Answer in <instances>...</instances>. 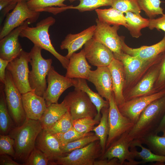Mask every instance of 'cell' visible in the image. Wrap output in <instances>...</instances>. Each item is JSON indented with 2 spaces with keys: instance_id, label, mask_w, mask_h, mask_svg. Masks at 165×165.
<instances>
[{
  "instance_id": "obj_1",
  "label": "cell",
  "mask_w": 165,
  "mask_h": 165,
  "mask_svg": "<svg viewBox=\"0 0 165 165\" xmlns=\"http://www.w3.org/2000/svg\"><path fill=\"white\" fill-rule=\"evenodd\" d=\"M165 114V95L151 103L143 111L128 132L130 140L137 141L155 134Z\"/></svg>"
},
{
  "instance_id": "obj_2",
  "label": "cell",
  "mask_w": 165,
  "mask_h": 165,
  "mask_svg": "<svg viewBox=\"0 0 165 165\" xmlns=\"http://www.w3.org/2000/svg\"><path fill=\"white\" fill-rule=\"evenodd\" d=\"M42 130L39 120L27 118L24 123L15 126L9 135L14 140L15 158L24 162L35 147L37 138Z\"/></svg>"
},
{
  "instance_id": "obj_3",
  "label": "cell",
  "mask_w": 165,
  "mask_h": 165,
  "mask_svg": "<svg viewBox=\"0 0 165 165\" xmlns=\"http://www.w3.org/2000/svg\"><path fill=\"white\" fill-rule=\"evenodd\" d=\"M55 21L53 17L49 16L38 23L35 27H30L28 24L30 23L27 21L21 30L20 36L28 38L34 45L49 52L60 61L63 68L66 69L69 63V59L60 54L55 50L51 43L49 33L50 27Z\"/></svg>"
},
{
  "instance_id": "obj_4",
  "label": "cell",
  "mask_w": 165,
  "mask_h": 165,
  "mask_svg": "<svg viewBox=\"0 0 165 165\" xmlns=\"http://www.w3.org/2000/svg\"><path fill=\"white\" fill-rule=\"evenodd\" d=\"M42 49L34 45L30 51V63L32 67L29 74V81L32 90L37 95L42 97L46 89V78L51 68L52 60L44 59L42 56Z\"/></svg>"
},
{
  "instance_id": "obj_5",
  "label": "cell",
  "mask_w": 165,
  "mask_h": 165,
  "mask_svg": "<svg viewBox=\"0 0 165 165\" xmlns=\"http://www.w3.org/2000/svg\"><path fill=\"white\" fill-rule=\"evenodd\" d=\"M4 84V91L9 112L15 126H20L27 119L23 108L22 94L15 85L9 72L6 70Z\"/></svg>"
},
{
  "instance_id": "obj_6",
  "label": "cell",
  "mask_w": 165,
  "mask_h": 165,
  "mask_svg": "<svg viewBox=\"0 0 165 165\" xmlns=\"http://www.w3.org/2000/svg\"><path fill=\"white\" fill-rule=\"evenodd\" d=\"M64 100L73 120L84 117L94 119L97 114L95 106L86 93L82 90L75 89Z\"/></svg>"
},
{
  "instance_id": "obj_7",
  "label": "cell",
  "mask_w": 165,
  "mask_h": 165,
  "mask_svg": "<svg viewBox=\"0 0 165 165\" xmlns=\"http://www.w3.org/2000/svg\"><path fill=\"white\" fill-rule=\"evenodd\" d=\"M108 101L109 131L105 150L123 134L130 130L134 125V123L120 112L113 92Z\"/></svg>"
},
{
  "instance_id": "obj_8",
  "label": "cell",
  "mask_w": 165,
  "mask_h": 165,
  "mask_svg": "<svg viewBox=\"0 0 165 165\" xmlns=\"http://www.w3.org/2000/svg\"><path fill=\"white\" fill-rule=\"evenodd\" d=\"M30 53L23 50L16 58L10 61L6 70L10 73L13 81L21 94L32 90L29 81L28 63Z\"/></svg>"
},
{
  "instance_id": "obj_9",
  "label": "cell",
  "mask_w": 165,
  "mask_h": 165,
  "mask_svg": "<svg viewBox=\"0 0 165 165\" xmlns=\"http://www.w3.org/2000/svg\"><path fill=\"white\" fill-rule=\"evenodd\" d=\"M97 141L86 146L64 154L58 158L53 165H94L101 148Z\"/></svg>"
},
{
  "instance_id": "obj_10",
  "label": "cell",
  "mask_w": 165,
  "mask_h": 165,
  "mask_svg": "<svg viewBox=\"0 0 165 165\" xmlns=\"http://www.w3.org/2000/svg\"><path fill=\"white\" fill-rule=\"evenodd\" d=\"M39 15L40 13L34 12L29 8L27 2H17L14 9L6 17L0 30V39L26 21L30 24L35 22Z\"/></svg>"
},
{
  "instance_id": "obj_11",
  "label": "cell",
  "mask_w": 165,
  "mask_h": 165,
  "mask_svg": "<svg viewBox=\"0 0 165 165\" xmlns=\"http://www.w3.org/2000/svg\"><path fill=\"white\" fill-rule=\"evenodd\" d=\"M129 131L123 134L112 142L102 154L100 159L110 160L117 158L121 165H136L142 164L141 161H136L132 152L129 150L131 141L128 137Z\"/></svg>"
},
{
  "instance_id": "obj_12",
  "label": "cell",
  "mask_w": 165,
  "mask_h": 165,
  "mask_svg": "<svg viewBox=\"0 0 165 165\" xmlns=\"http://www.w3.org/2000/svg\"><path fill=\"white\" fill-rule=\"evenodd\" d=\"M48 85L43 97L47 106L52 103H58L63 92L74 86V79H70L59 74L52 66L47 75Z\"/></svg>"
},
{
  "instance_id": "obj_13",
  "label": "cell",
  "mask_w": 165,
  "mask_h": 165,
  "mask_svg": "<svg viewBox=\"0 0 165 165\" xmlns=\"http://www.w3.org/2000/svg\"><path fill=\"white\" fill-rule=\"evenodd\" d=\"M96 28L93 37L95 40L103 44L114 54H120L123 51L121 36L118 34L119 26H110L107 24L96 20Z\"/></svg>"
},
{
  "instance_id": "obj_14",
  "label": "cell",
  "mask_w": 165,
  "mask_h": 165,
  "mask_svg": "<svg viewBox=\"0 0 165 165\" xmlns=\"http://www.w3.org/2000/svg\"><path fill=\"white\" fill-rule=\"evenodd\" d=\"M125 37L121 36L123 51L147 62H159L165 55V33L162 39L150 46H143L137 48L129 47L125 42Z\"/></svg>"
},
{
  "instance_id": "obj_15",
  "label": "cell",
  "mask_w": 165,
  "mask_h": 165,
  "mask_svg": "<svg viewBox=\"0 0 165 165\" xmlns=\"http://www.w3.org/2000/svg\"><path fill=\"white\" fill-rule=\"evenodd\" d=\"M165 95V90L150 94L126 101L118 106L122 114L129 119L134 124L138 120L144 109L151 103Z\"/></svg>"
},
{
  "instance_id": "obj_16",
  "label": "cell",
  "mask_w": 165,
  "mask_h": 165,
  "mask_svg": "<svg viewBox=\"0 0 165 165\" xmlns=\"http://www.w3.org/2000/svg\"><path fill=\"white\" fill-rule=\"evenodd\" d=\"M86 57L92 65L108 66L114 58L113 53L107 47L93 38L84 45Z\"/></svg>"
},
{
  "instance_id": "obj_17",
  "label": "cell",
  "mask_w": 165,
  "mask_h": 165,
  "mask_svg": "<svg viewBox=\"0 0 165 165\" xmlns=\"http://www.w3.org/2000/svg\"><path fill=\"white\" fill-rule=\"evenodd\" d=\"M35 147L46 155L50 161V165H53L58 158L64 155L58 139L46 130L42 129L38 135Z\"/></svg>"
},
{
  "instance_id": "obj_18",
  "label": "cell",
  "mask_w": 165,
  "mask_h": 165,
  "mask_svg": "<svg viewBox=\"0 0 165 165\" xmlns=\"http://www.w3.org/2000/svg\"><path fill=\"white\" fill-rule=\"evenodd\" d=\"M87 80L95 86L98 93L108 101L112 93L111 74L108 66L97 67L90 71Z\"/></svg>"
},
{
  "instance_id": "obj_19",
  "label": "cell",
  "mask_w": 165,
  "mask_h": 165,
  "mask_svg": "<svg viewBox=\"0 0 165 165\" xmlns=\"http://www.w3.org/2000/svg\"><path fill=\"white\" fill-rule=\"evenodd\" d=\"M26 21L0 39V58L10 61L20 53L23 49L19 37Z\"/></svg>"
},
{
  "instance_id": "obj_20",
  "label": "cell",
  "mask_w": 165,
  "mask_h": 165,
  "mask_svg": "<svg viewBox=\"0 0 165 165\" xmlns=\"http://www.w3.org/2000/svg\"><path fill=\"white\" fill-rule=\"evenodd\" d=\"M96 25H92L81 32L67 35L61 42V50L66 49L68 53L66 57L69 59L72 55L82 47L89 40L93 38Z\"/></svg>"
},
{
  "instance_id": "obj_21",
  "label": "cell",
  "mask_w": 165,
  "mask_h": 165,
  "mask_svg": "<svg viewBox=\"0 0 165 165\" xmlns=\"http://www.w3.org/2000/svg\"><path fill=\"white\" fill-rule=\"evenodd\" d=\"M23 105L27 118L40 120L47 105L44 98L33 90L22 94Z\"/></svg>"
},
{
  "instance_id": "obj_22",
  "label": "cell",
  "mask_w": 165,
  "mask_h": 165,
  "mask_svg": "<svg viewBox=\"0 0 165 165\" xmlns=\"http://www.w3.org/2000/svg\"><path fill=\"white\" fill-rule=\"evenodd\" d=\"M108 67L112 77L113 92L119 106L126 102L123 93L125 79L124 67L121 61L115 58Z\"/></svg>"
},
{
  "instance_id": "obj_23",
  "label": "cell",
  "mask_w": 165,
  "mask_h": 165,
  "mask_svg": "<svg viewBox=\"0 0 165 165\" xmlns=\"http://www.w3.org/2000/svg\"><path fill=\"white\" fill-rule=\"evenodd\" d=\"M114 58L122 63L127 83L134 80L148 65L151 63L144 61L138 57L131 56L122 52L120 54L113 53Z\"/></svg>"
},
{
  "instance_id": "obj_24",
  "label": "cell",
  "mask_w": 165,
  "mask_h": 165,
  "mask_svg": "<svg viewBox=\"0 0 165 165\" xmlns=\"http://www.w3.org/2000/svg\"><path fill=\"white\" fill-rule=\"evenodd\" d=\"M91 68L83 49L78 53H74L70 57L65 76L70 79L82 78L87 80Z\"/></svg>"
},
{
  "instance_id": "obj_25",
  "label": "cell",
  "mask_w": 165,
  "mask_h": 165,
  "mask_svg": "<svg viewBox=\"0 0 165 165\" xmlns=\"http://www.w3.org/2000/svg\"><path fill=\"white\" fill-rule=\"evenodd\" d=\"M160 66V62L158 66L148 73L127 95L124 96L126 101L150 94L158 77Z\"/></svg>"
},
{
  "instance_id": "obj_26",
  "label": "cell",
  "mask_w": 165,
  "mask_h": 165,
  "mask_svg": "<svg viewBox=\"0 0 165 165\" xmlns=\"http://www.w3.org/2000/svg\"><path fill=\"white\" fill-rule=\"evenodd\" d=\"M64 100L61 103H52L46 108L40 119L42 129L47 130L60 119L68 111Z\"/></svg>"
},
{
  "instance_id": "obj_27",
  "label": "cell",
  "mask_w": 165,
  "mask_h": 165,
  "mask_svg": "<svg viewBox=\"0 0 165 165\" xmlns=\"http://www.w3.org/2000/svg\"><path fill=\"white\" fill-rule=\"evenodd\" d=\"M74 79L75 89L82 90L88 95L97 110V114L94 119L100 121L101 110L103 108H109V101L104 100L98 93L91 90L88 86L86 79L82 78H74Z\"/></svg>"
},
{
  "instance_id": "obj_28",
  "label": "cell",
  "mask_w": 165,
  "mask_h": 165,
  "mask_svg": "<svg viewBox=\"0 0 165 165\" xmlns=\"http://www.w3.org/2000/svg\"><path fill=\"white\" fill-rule=\"evenodd\" d=\"M99 20L109 25H122L127 28V25L124 13L112 7L95 10Z\"/></svg>"
},
{
  "instance_id": "obj_29",
  "label": "cell",
  "mask_w": 165,
  "mask_h": 165,
  "mask_svg": "<svg viewBox=\"0 0 165 165\" xmlns=\"http://www.w3.org/2000/svg\"><path fill=\"white\" fill-rule=\"evenodd\" d=\"M0 89V133L1 135L8 134L15 126L9 112L4 91V84L1 83Z\"/></svg>"
},
{
  "instance_id": "obj_30",
  "label": "cell",
  "mask_w": 165,
  "mask_h": 165,
  "mask_svg": "<svg viewBox=\"0 0 165 165\" xmlns=\"http://www.w3.org/2000/svg\"><path fill=\"white\" fill-rule=\"evenodd\" d=\"M125 15L127 26V28L133 38H138L142 34L141 31L144 28L148 27L149 19L142 17L140 14L131 12L125 13Z\"/></svg>"
},
{
  "instance_id": "obj_31",
  "label": "cell",
  "mask_w": 165,
  "mask_h": 165,
  "mask_svg": "<svg viewBox=\"0 0 165 165\" xmlns=\"http://www.w3.org/2000/svg\"><path fill=\"white\" fill-rule=\"evenodd\" d=\"M108 110L109 108H103L101 109L102 116L98 125L94 127L92 131L94 132L95 134L99 138L102 154L105 150L106 145L109 134Z\"/></svg>"
},
{
  "instance_id": "obj_32",
  "label": "cell",
  "mask_w": 165,
  "mask_h": 165,
  "mask_svg": "<svg viewBox=\"0 0 165 165\" xmlns=\"http://www.w3.org/2000/svg\"><path fill=\"white\" fill-rule=\"evenodd\" d=\"M66 0H30L27 2V4L29 8L34 12H46L55 15L57 7H63L67 6L64 3Z\"/></svg>"
},
{
  "instance_id": "obj_33",
  "label": "cell",
  "mask_w": 165,
  "mask_h": 165,
  "mask_svg": "<svg viewBox=\"0 0 165 165\" xmlns=\"http://www.w3.org/2000/svg\"><path fill=\"white\" fill-rule=\"evenodd\" d=\"M137 144H145L154 153L165 156V137L163 136L154 134L139 141H132L130 147H134Z\"/></svg>"
},
{
  "instance_id": "obj_34",
  "label": "cell",
  "mask_w": 165,
  "mask_h": 165,
  "mask_svg": "<svg viewBox=\"0 0 165 165\" xmlns=\"http://www.w3.org/2000/svg\"><path fill=\"white\" fill-rule=\"evenodd\" d=\"M135 147H130L135 159L141 160L142 164L156 162L160 163L165 162V156L156 154L149 148L144 147L141 144H136Z\"/></svg>"
},
{
  "instance_id": "obj_35",
  "label": "cell",
  "mask_w": 165,
  "mask_h": 165,
  "mask_svg": "<svg viewBox=\"0 0 165 165\" xmlns=\"http://www.w3.org/2000/svg\"><path fill=\"white\" fill-rule=\"evenodd\" d=\"M141 10H143L149 19L163 15V9L160 6V0H137Z\"/></svg>"
},
{
  "instance_id": "obj_36",
  "label": "cell",
  "mask_w": 165,
  "mask_h": 165,
  "mask_svg": "<svg viewBox=\"0 0 165 165\" xmlns=\"http://www.w3.org/2000/svg\"><path fill=\"white\" fill-rule=\"evenodd\" d=\"M76 0L79 1V4L75 6H69V9H76L83 12L95 10L101 7L111 6L113 0H69L71 2Z\"/></svg>"
},
{
  "instance_id": "obj_37",
  "label": "cell",
  "mask_w": 165,
  "mask_h": 165,
  "mask_svg": "<svg viewBox=\"0 0 165 165\" xmlns=\"http://www.w3.org/2000/svg\"><path fill=\"white\" fill-rule=\"evenodd\" d=\"M99 140L98 137L95 134H90L79 138L73 141L68 143L62 146L64 154L69 153L72 151L83 148L90 143Z\"/></svg>"
},
{
  "instance_id": "obj_38",
  "label": "cell",
  "mask_w": 165,
  "mask_h": 165,
  "mask_svg": "<svg viewBox=\"0 0 165 165\" xmlns=\"http://www.w3.org/2000/svg\"><path fill=\"white\" fill-rule=\"evenodd\" d=\"M73 121L68 110L60 119L46 130L54 134L65 133L73 127Z\"/></svg>"
},
{
  "instance_id": "obj_39",
  "label": "cell",
  "mask_w": 165,
  "mask_h": 165,
  "mask_svg": "<svg viewBox=\"0 0 165 165\" xmlns=\"http://www.w3.org/2000/svg\"><path fill=\"white\" fill-rule=\"evenodd\" d=\"M111 7L124 13L131 12L140 14L141 10L137 0H113Z\"/></svg>"
},
{
  "instance_id": "obj_40",
  "label": "cell",
  "mask_w": 165,
  "mask_h": 165,
  "mask_svg": "<svg viewBox=\"0 0 165 165\" xmlns=\"http://www.w3.org/2000/svg\"><path fill=\"white\" fill-rule=\"evenodd\" d=\"M100 121L89 117L81 118L73 121V128L78 132L88 134L92 131Z\"/></svg>"
},
{
  "instance_id": "obj_41",
  "label": "cell",
  "mask_w": 165,
  "mask_h": 165,
  "mask_svg": "<svg viewBox=\"0 0 165 165\" xmlns=\"http://www.w3.org/2000/svg\"><path fill=\"white\" fill-rule=\"evenodd\" d=\"M24 165H50V162L46 155L35 147L27 159L24 162Z\"/></svg>"
},
{
  "instance_id": "obj_42",
  "label": "cell",
  "mask_w": 165,
  "mask_h": 165,
  "mask_svg": "<svg viewBox=\"0 0 165 165\" xmlns=\"http://www.w3.org/2000/svg\"><path fill=\"white\" fill-rule=\"evenodd\" d=\"M14 140L9 134L0 135V155L6 154L15 158Z\"/></svg>"
},
{
  "instance_id": "obj_43",
  "label": "cell",
  "mask_w": 165,
  "mask_h": 165,
  "mask_svg": "<svg viewBox=\"0 0 165 165\" xmlns=\"http://www.w3.org/2000/svg\"><path fill=\"white\" fill-rule=\"evenodd\" d=\"M89 133L84 134L79 133L76 131L73 127L65 133L54 134L59 140L61 147L69 142L75 141L79 138L90 134Z\"/></svg>"
},
{
  "instance_id": "obj_44",
  "label": "cell",
  "mask_w": 165,
  "mask_h": 165,
  "mask_svg": "<svg viewBox=\"0 0 165 165\" xmlns=\"http://www.w3.org/2000/svg\"><path fill=\"white\" fill-rule=\"evenodd\" d=\"M17 3L13 0H0L1 24L9 11L14 9Z\"/></svg>"
},
{
  "instance_id": "obj_45",
  "label": "cell",
  "mask_w": 165,
  "mask_h": 165,
  "mask_svg": "<svg viewBox=\"0 0 165 165\" xmlns=\"http://www.w3.org/2000/svg\"><path fill=\"white\" fill-rule=\"evenodd\" d=\"M156 83L160 91L165 90V55L160 61L159 74Z\"/></svg>"
},
{
  "instance_id": "obj_46",
  "label": "cell",
  "mask_w": 165,
  "mask_h": 165,
  "mask_svg": "<svg viewBox=\"0 0 165 165\" xmlns=\"http://www.w3.org/2000/svg\"><path fill=\"white\" fill-rule=\"evenodd\" d=\"M148 28L151 30L154 29L158 31L161 30L165 32V12L161 16L155 19H149Z\"/></svg>"
},
{
  "instance_id": "obj_47",
  "label": "cell",
  "mask_w": 165,
  "mask_h": 165,
  "mask_svg": "<svg viewBox=\"0 0 165 165\" xmlns=\"http://www.w3.org/2000/svg\"><path fill=\"white\" fill-rule=\"evenodd\" d=\"M9 62V61L0 58V81L1 83L3 84L6 79V70Z\"/></svg>"
},
{
  "instance_id": "obj_48",
  "label": "cell",
  "mask_w": 165,
  "mask_h": 165,
  "mask_svg": "<svg viewBox=\"0 0 165 165\" xmlns=\"http://www.w3.org/2000/svg\"><path fill=\"white\" fill-rule=\"evenodd\" d=\"M0 165H21L14 161L9 155L6 154L1 155L0 156Z\"/></svg>"
},
{
  "instance_id": "obj_49",
  "label": "cell",
  "mask_w": 165,
  "mask_h": 165,
  "mask_svg": "<svg viewBox=\"0 0 165 165\" xmlns=\"http://www.w3.org/2000/svg\"><path fill=\"white\" fill-rule=\"evenodd\" d=\"M94 165H121L119 160L116 158L112 159H100L95 160Z\"/></svg>"
},
{
  "instance_id": "obj_50",
  "label": "cell",
  "mask_w": 165,
  "mask_h": 165,
  "mask_svg": "<svg viewBox=\"0 0 165 165\" xmlns=\"http://www.w3.org/2000/svg\"><path fill=\"white\" fill-rule=\"evenodd\" d=\"M165 128V114L160 122L158 127L156 130L155 134H158L159 133L162 132Z\"/></svg>"
},
{
  "instance_id": "obj_51",
  "label": "cell",
  "mask_w": 165,
  "mask_h": 165,
  "mask_svg": "<svg viewBox=\"0 0 165 165\" xmlns=\"http://www.w3.org/2000/svg\"><path fill=\"white\" fill-rule=\"evenodd\" d=\"M15 2L17 3L20 2L24 1L25 2H28L30 1V0H13Z\"/></svg>"
},
{
  "instance_id": "obj_52",
  "label": "cell",
  "mask_w": 165,
  "mask_h": 165,
  "mask_svg": "<svg viewBox=\"0 0 165 165\" xmlns=\"http://www.w3.org/2000/svg\"><path fill=\"white\" fill-rule=\"evenodd\" d=\"M162 132L163 133V135L162 136L165 137V128L163 130Z\"/></svg>"
}]
</instances>
